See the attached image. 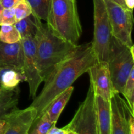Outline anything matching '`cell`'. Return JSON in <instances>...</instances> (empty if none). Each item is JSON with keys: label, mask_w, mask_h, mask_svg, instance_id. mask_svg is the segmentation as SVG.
<instances>
[{"label": "cell", "mask_w": 134, "mask_h": 134, "mask_svg": "<svg viewBox=\"0 0 134 134\" xmlns=\"http://www.w3.org/2000/svg\"><path fill=\"white\" fill-rule=\"evenodd\" d=\"M97 62L92 41L78 44L50 73L44 81L40 94L34 98L30 105L36 109V118L43 115L58 96L72 86L75 81L80 76L87 73Z\"/></svg>", "instance_id": "6da1fadb"}, {"label": "cell", "mask_w": 134, "mask_h": 134, "mask_svg": "<svg viewBox=\"0 0 134 134\" xmlns=\"http://www.w3.org/2000/svg\"><path fill=\"white\" fill-rule=\"evenodd\" d=\"M37 31L34 37L37 63L40 75L45 81L55 67L71 53L77 46L71 44L51 31L47 24L34 16Z\"/></svg>", "instance_id": "7a4b0ae2"}, {"label": "cell", "mask_w": 134, "mask_h": 134, "mask_svg": "<svg viewBox=\"0 0 134 134\" xmlns=\"http://www.w3.org/2000/svg\"><path fill=\"white\" fill-rule=\"evenodd\" d=\"M47 24L54 34L77 45L82 30L77 1L52 0Z\"/></svg>", "instance_id": "3957f363"}, {"label": "cell", "mask_w": 134, "mask_h": 134, "mask_svg": "<svg viewBox=\"0 0 134 134\" xmlns=\"http://www.w3.org/2000/svg\"><path fill=\"white\" fill-rule=\"evenodd\" d=\"M134 46L128 47L112 36L108 63L111 81L115 90L122 94L124 85L134 69Z\"/></svg>", "instance_id": "277c9868"}, {"label": "cell", "mask_w": 134, "mask_h": 134, "mask_svg": "<svg viewBox=\"0 0 134 134\" xmlns=\"http://www.w3.org/2000/svg\"><path fill=\"white\" fill-rule=\"evenodd\" d=\"M94 38L92 41L97 61H107L112 34L104 0H92Z\"/></svg>", "instance_id": "5b68a950"}, {"label": "cell", "mask_w": 134, "mask_h": 134, "mask_svg": "<svg viewBox=\"0 0 134 134\" xmlns=\"http://www.w3.org/2000/svg\"><path fill=\"white\" fill-rule=\"evenodd\" d=\"M111 25L112 36L122 44L133 46L132 32L133 25V11L120 6L113 0H104Z\"/></svg>", "instance_id": "8992f818"}, {"label": "cell", "mask_w": 134, "mask_h": 134, "mask_svg": "<svg viewBox=\"0 0 134 134\" xmlns=\"http://www.w3.org/2000/svg\"><path fill=\"white\" fill-rule=\"evenodd\" d=\"M65 126L76 134H98L95 94L91 84L86 98L80 104L71 121Z\"/></svg>", "instance_id": "52a82bcc"}, {"label": "cell", "mask_w": 134, "mask_h": 134, "mask_svg": "<svg viewBox=\"0 0 134 134\" xmlns=\"http://www.w3.org/2000/svg\"><path fill=\"white\" fill-rule=\"evenodd\" d=\"M24 52V73L28 83L30 96L34 99L37 96L39 85L43 82L37 63L35 42L34 37L21 39Z\"/></svg>", "instance_id": "ba28073f"}, {"label": "cell", "mask_w": 134, "mask_h": 134, "mask_svg": "<svg viewBox=\"0 0 134 134\" xmlns=\"http://www.w3.org/2000/svg\"><path fill=\"white\" fill-rule=\"evenodd\" d=\"M87 73L95 95L111 101L113 96L117 92L113 88L108 63L105 61L97 62Z\"/></svg>", "instance_id": "9c48e42d"}, {"label": "cell", "mask_w": 134, "mask_h": 134, "mask_svg": "<svg viewBox=\"0 0 134 134\" xmlns=\"http://www.w3.org/2000/svg\"><path fill=\"white\" fill-rule=\"evenodd\" d=\"M36 116V109L31 106L16 110L6 119L7 127L4 134H27Z\"/></svg>", "instance_id": "30bf717a"}, {"label": "cell", "mask_w": 134, "mask_h": 134, "mask_svg": "<svg viewBox=\"0 0 134 134\" xmlns=\"http://www.w3.org/2000/svg\"><path fill=\"white\" fill-rule=\"evenodd\" d=\"M24 52L22 42L6 43L0 41V65L23 69Z\"/></svg>", "instance_id": "8fae6325"}, {"label": "cell", "mask_w": 134, "mask_h": 134, "mask_svg": "<svg viewBox=\"0 0 134 134\" xmlns=\"http://www.w3.org/2000/svg\"><path fill=\"white\" fill-rule=\"evenodd\" d=\"M122 99L119 92H115L111 99L112 116L110 134H128Z\"/></svg>", "instance_id": "7c38bea8"}, {"label": "cell", "mask_w": 134, "mask_h": 134, "mask_svg": "<svg viewBox=\"0 0 134 134\" xmlns=\"http://www.w3.org/2000/svg\"><path fill=\"white\" fill-rule=\"evenodd\" d=\"M98 134H110L111 127V104L102 97L95 95Z\"/></svg>", "instance_id": "4fadbf2b"}, {"label": "cell", "mask_w": 134, "mask_h": 134, "mask_svg": "<svg viewBox=\"0 0 134 134\" xmlns=\"http://www.w3.org/2000/svg\"><path fill=\"white\" fill-rule=\"evenodd\" d=\"M20 89L0 88V120H6L13 113L18 109Z\"/></svg>", "instance_id": "5bb4252c"}, {"label": "cell", "mask_w": 134, "mask_h": 134, "mask_svg": "<svg viewBox=\"0 0 134 134\" xmlns=\"http://www.w3.org/2000/svg\"><path fill=\"white\" fill-rule=\"evenodd\" d=\"M23 81H26V78L22 69L9 65H0L1 88H15Z\"/></svg>", "instance_id": "9a60e30c"}, {"label": "cell", "mask_w": 134, "mask_h": 134, "mask_svg": "<svg viewBox=\"0 0 134 134\" xmlns=\"http://www.w3.org/2000/svg\"><path fill=\"white\" fill-rule=\"evenodd\" d=\"M74 88L73 86L68 88L67 90L58 96L50 104L45 113L48 115L50 120L54 123L57 122L60 115L62 113L66 106L67 103L69 102Z\"/></svg>", "instance_id": "2e32d148"}, {"label": "cell", "mask_w": 134, "mask_h": 134, "mask_svg": "<svg viewBox=\"0 0 134 134\" xmlns=\"http://www.w3.org/2000/svg\"><path fill=\"white\" fill-rule=\"evenodd\" d=\"M31 9L32 15L40 20L48 19L52 5V0H26Z\"/></svg>", "instance_id": "e0dca14e"}, {"label": "cell", "mask_w": 134, "mask_h": 134, "mask_svg": "<svg viewBox=\"0 0 134 134\" xmlns=\"http://www.w3.org/2000/svg\"><path fill=\"white\" fill-rule=\"evenodd\" d=\"M14 26L19 32L21 39L35 37L37 31V26L35 18L32 14L29 16L17 21Z\"/></svg>", "instance_id": "ac0fdd59"}, {"label": "cell", "mask_w": 134, "mask_h": 134, "mask_svg": "<svg viewBox=\"0 0 134 134\" xmlns=\"http://www.w3.org/2000/svg\"><path fill=\"white\" fill-rule=\"evenodd\" d=\"M54 125H56V123L52 122L47 114L44 113L34 120L27 134H47L48 131Z\"/></svg>", "instance_id": "d6986e66"}, {"label": "cell", "mask_w": 134, "mask_h": 134, "mask_svg": "<svg viewBox=\"0 0 134 134\" xmlns=\"http://www.w3.org/2000/svg\"><path fill=\"white\" fill-rule=\"evenodd\" d=\"M0 41L6 43H14L20 41V35L14 25H1Z\"/></svg>", "instance_id": "ffe728a7"}, {"label": "cell", "mask_w": 134, "mask_h": 134, "mask_svg": "<svg viewBox=\"0 0 134 134\" xmlns=\"http://www.w3.org/2000/svg\"><path fill=\"white\" fill-rule=\"evenodd\" d=\"M122 95L129 105L132 112L134 113V69H133L126 82Z\"/></svg>", "instance_id": "44dd1931"}, {"label": "cell", "mask_w": 134, "mask_h": 134, "mask_svg": "<svg viewBox=\"0 0 134 134\" xmlns=\"http://www.w3.org/2000/svg\"><path fill=\"white\" fill-rule=\"evenodd\" d=\"M16 20L19 21L32 14L31 9L26 0H21L14 7Z\"/></svg>", "instance_id": "7402d4cb"}, {"label": "cell", "mask_w": 134, "mask_h": 134, "mask_svg": "<svg viewBox=\"0 0 134 134\" xmlns=\"http://www.w3.org/2000/svg\"><path fill=\"white\" fill-rule=\"evenodd\" d=\"M16 22L14 8L4 9L0 18V26L1 25H14Z\"/></svg>", "instance_id": "603a6c76"}, {"label": "cell", "mask_w": 134, "mask_h": 134, "mask_svg": "<svg viewBox=\"0 0 134 134\" xmlns=\"http://www.w3.org/2000/svg\"><path fill=\"white\" fill-rule=\"evenodd\" d=\"M113 1L124 9L133 11L134 0H113Z\"/></svg>", "instance_id": "cb8c5ba5"}, {"label": "cell", "mask_w": 134, "mask_h": 134, "mask_svg": "<svg viewBox=\"0 0 134 134\" xmlns=\"http://www.w3.org/2000/svg\"><path fill=\"white\" fill-rule=\"evenodd\" d=\"M69 132V130L67 128L66 126L59 128H57L56 125H54L48 131L47 134H68Z\"/></svg>", "instance_id": "d4e9b609"}, {"label": "cell", "mask_w": 134, "mask_h": 134, "mask_svg": "<svg viewBox=\"0 0 134 134\" xmlns=\"http://www.w3.org/2000/svg\"><path fill=\"white\" fill-rule=\"evenodd\" d=\"M21 0H0L1 5L4 9L14 8Z\"/></svg>", "instance_id": "484cf974"}, {"label": "cell", "mask_w": 134, "mask_h": 134, "mask_svg": "<svg viewBox=\"0 0 134 134\" xmlns=\"http://www.w3.org/2000/svg\"><path fill=\"white\" fill-rule=\"evenodd\" d=\"M7 127V122L6 120H0V134H4Z\"/></svg>", "instance_id": "4316f807"}, {"label": "cell", "mask_w": 134, "mask_h": 134, "mask_svg": "<svg viewBox=\"0 0 134 134\" xmlns=\"http://www.w3.org/2000/svg\"><path fill=\"white\" fill-rule=\"evenodd\" d=\"M3 9H4L2 5H1V3H0V18H1V13H2V11H3Z\"/></svg>", "instance_id": "83f0119b"}, {"label": "cell", "mask_w": 134, "mask_h": 134, "mask_svg": "<svg viewBox=\"0 0 134 134\" xmlns=\"http://www.w3.org/2000/svg\"><path fill=\"white\" fill-rule=\"evenodd\" d=\"M68 134H76V133H75L74 132H73V131H70V130H69V132H68Z\"/></svg>", "instance_id": "f1b7e54d"}, {"label": "cell", "mask_w": 134, "mask_h": 134, "mask_svg": "<svg viewBox=\"0 0 134 134\" xmlns=\"http://www.w3.org/2000/svg\"><path fill=\"white\" fill-rule=\"evenodd\" d=\"M72 1H75V0H72Z\"/></svg>", "instance_id": "f546056e"}, {"label": "cell", "mask_w": 134, "mask_h": 134, "mask_svg": "<svg viewBox=\"0 0 134 134\" xmlns=\"http://www.w3.org/2000/svg\"><path fill=\"white\" fill-rule=\"evenodd\" d=\"M0 88H1V87H0Z\"/></svg>", "instance_id": "4dcf8cb0"}]
</instances>
